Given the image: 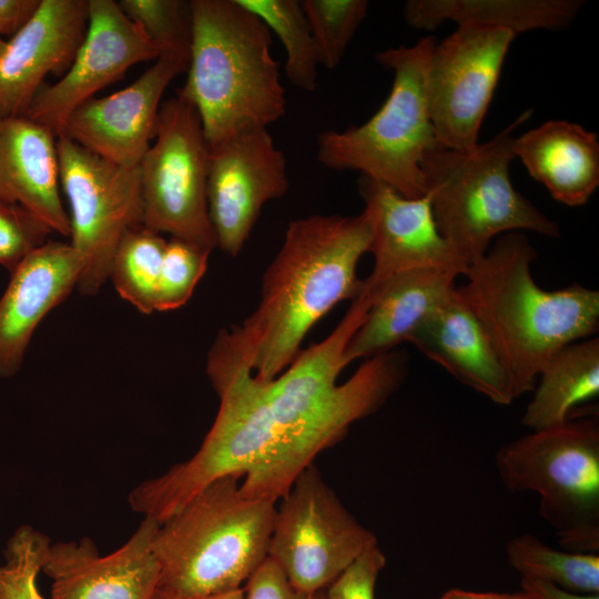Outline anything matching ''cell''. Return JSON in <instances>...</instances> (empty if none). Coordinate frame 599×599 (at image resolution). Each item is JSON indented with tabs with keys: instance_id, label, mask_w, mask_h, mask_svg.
Returning <instances> with one entry per match:
<instances>
[{
	"instance_id": "obj_24",
	"label": "cell",
	"mask_w": 599,
	"mask_h": 599,
	"mask_svg": "<svg viewBox=\"0 0 599 599\" xmlns=\"http://www.w3.org/2000/svg\"><path fill=\"white\" fill-rule=\"evenodd\" d=\"M579 0H409L406 22L426 31L445 22L500 28L515 35L532 30L568 27L583 6Z\"/></svg>"
},
{
	"instance_id": "obj_8",
	"label": "cell",
	"mask_w": 599,
	"mask_h": 599,
	"mask_svg": "<svg viewBox=\"0 0 599 599\" xmlns=\"http://www.w3.org/2000/svg\"><path fill=\"white\" fill-rule=\"evenodd\" d=\"M497 473L511 493L539 497V515L565 550H599V417H571L501 446Z\"/></svg>"
},
{
	"instance_id": "obj_31",
	"label": "cell",
	"mask_w": 599,
	"mask_h": 599,
	"mask_svg": "<svg viewBox=\"0 0 599 599\" xmlns=\"http://www.w3.org/2000/svg\"><path fill=\"white\" fill-rule=\"evenodd\" d=\"M211 252L181 238L170 237L166 241L155 311H174L186 304L206 271Z\"/></svg>"
},
{
	"instance_id": "obj_11",
	"label": "cell",
	"mask_w": 599,
	"mask_h": 599,
	"mask_svg": "<svg viewBox=\"0 0 599 599\" xmlns=\"http://www.w3.org/2000/svg\"><path fill=\"white\" fill-rule=\"evenodd\" d=\"M60 186L69 206L70 244L82 271L77 290L97 294L109 280L123 234L142 224L139 167L109 162L64 135L57 138Z\"/></svg>"
},
{
	"instance_id": "obj_29",
	"label": "cell",
	"mask_w": 599,
	"mask_h": 599,
	"mask_svg": "<svg viewBox=\"0 0 599 599\" xmlns=\"http://www.w3.org/2000/svg\"><path fill=\"white\" fill-rule=\"evenodd\" d=\"M319 63L335 69L366 17V0H303Z\"/></svg>"
},
{
	"instance_id": "obj_26",
	"label": "cell",
	"mask_w": 599,
	"mask_h": 599,
	"mask_svg": "<svg viewBox=\"0 0 599 599\" xmlns=\"http://www.w3.org/2000/svg\"><path fill=\"white\" fill-rule=\"evenodd\" d=\"M508 565L521 577L545 581L578 593H599V556L555 549L531 534L506 544Z\"/></svg>"
},
{
	"instance_id": "obj_30",
	"label": "cell",
	"mask_w": 599,
	"mask_h": 599,
	"mask_svg": "<svg viewBox=\"0 0 599 599\" xmlns=\"http://www.w3.org/2000/svg\"><path fill=\"white\" fill-rule=\"evenodd\" d=\"M49 538L22 525L9 538L0 564V599H44L37 587Z\"/></svg>"
},
{
	"instance_id": "obj_35",
	"label": "cell",
	"mask_w": 599,
	"mask_h": 599,
	"mask_svg": "<svg viewBox=\"0 0 599 599\" xmlns=\"http://www.w3.org/2000/svg\"><path fill=\"white\" fill-rule=\"evenodd\" d=\"M244 599H326V592L306 593L296 589L281 568L266 558L247 579Z\"/></svg>"
},
{
	"instance_id": "obj_25",
	"label": "cell",
	"mask_w": 599,
	"mask_h": 599,
	"mask_svg": "<svg viewBox=\"0 0 599 599\" xmlns=\"http://www.w3.org/2000/svg\"><path fill=\"white\" fill-rule=\"evenodd\" d=\"M521 425L540 430L572 417L577 406L599 395V339L588 337L554 353L541 367Z\"/></svg>"
},
{
	"instance_id": "obj_15",
	"label": "cell",
	"mask_w": 599,
	"mask_h": 599,
	"mask_svg": "<svg viewBox=\"0 0 599 599\" xmlns=\"http://www.w3.org/2000/svg\"><path fill=\"white\" fill-rule=\"evenodd\" d=\"M189 58L185 52L161 53L124 89L78 106L59 135L109 162L136 167L155 135L162 97L187 69Z\"/></svg>"
},
{
	"instance_id": "obj_18",
	"label": "cell",
	"mask_w": 599,
	"mask_h": 599,
	"mask_svg": "<svg viewBox=\"0 0 599 599\" xmlns=\"http://www.w3.org/2000/svg\"><path fill=\"white\" fill-rule=\"evenodd\" d=\"M88 22L89 0H41L0 54V118L24 115L44 79L67 72Z\"/></svg>"
},
{
	"instance_id": "obj_28",
	"label": "cell",
	"mask_w": 599,
	"mask_h": 599,
	"mask_svg": "<svg viewBox=\"0 0 599 599\" xmlns=\"http://www.w3.org/2000/svg\"><path fill=\"white\" fill-rule=\"evenodd\" d=\"M237 1L257 16L283 43L286 51L285 73L287 79L304 91H314L321 63L301 1Z\"/></svg>"
},
{
	"instance_id": "obj_22",
	"label": "cell",
	"mask_w": 599,
	"mask_h": 599,
	"mask_svg": "<svg viewBox=\"0 0 599 599\" xmlns=\"http://www.w3.org/2000/svg\"><path fill=\"white\" fill-rule=\"evenodd\" d=\"M456 272L417 268L396 273L365 290L372 301L364 321L344 351L346 365L392 352L408 342L415 329L456 290Z\"/></svg>"
},
{
	"instance_id": "obj_32",
	"label": "cell",
	"mask_w": 599,
	"mask_h": 599,
	"mask_svg": "<svg viewBox=\"0 0 599 599\" xmlns=\"http://www.w3.org/2000/svg\"><path fill=\"white\" fill-rule=\"evenodd\" d=\"M124 14L163 52L190 54L191 8L182 0H120Z\"/></svg>"
},
{
	"instance_id": "obj_21",
	"label": "cell",
	"mask_w": 599,
	"mask_h": 599,
	"mask_svg": "<svg viewBox=\"0 0 599 599\" xmlns=\"http://www.w3.org/2000/svg\"><path fill=\"white\" fill-rule=\"evenodd\" d=\"M58 135L29 118H0V202L19 204L70 237L61 199Z\"/></svg>"
},
{
	"instance_id": "obj_1",
	"label": "cell",
	"mask_w": 599,
	"mask_h": 599,
	"mask_svg": "<svg viewBox=\"0 0 599 599\" xmlns=\"http://www.w3.org/2000/svg\"><path fill=\"white\" fill-rule=\"evenodd\" d=\"M372 296L363 292L333 332L300 351L275 378L247 369L209 376L220 398L214 423L187 460L145 479L129 494L135 512L163 522L214 480L241 477L244 496L281 499L318 453L358 419L372 415L398 388L406 361L388 352L367 359L338 383L346 345Z\"/></svg>"
},
{
	"instance_id": "obj_7",
	"label": "cell",
	"mask_w": 599,
	"mask_h": 599,
	"mask_svg": "<svg viewBox=\"0 0 599 599\" xmlns=\"http://www.w3.org/2000/svg\"><path fill=\"white\" fill-rule=\"evenodd\" d=\"M432 37L412 47L388 48L376 60L394 73L392 90L361 125L329 130L317 140V160L333 170H356L407 199L426 195L423 161L437 144L427 98Z\"/></svg>"
},
{
	"instance_id": "obj_33",
	"label": "cell",
	"mask_w": 599,
	"mask_h": 599,
	"mask_svg": "<svg viewBox=\"0 0 599 599\" xmlns=\"http://www.w3.org/2000/svg\"><path fill=\"white\" fill-rule=\"evenodd\" d=\"M52 233L38 216L19 204L0 202V266L12 272Z\"/></svg>"
},
{
	"instance_id": "obj_4",
	"label": "cell",
	"mask_w": 599,
	"mask_h": 599,
	"mask_svg": "<svg viewBox=\"0 0 599 599\" xmlns=\"http://www.w3.org/2000/svg\"><path fill=\"white\" fill-rule=\"evenodd\" d=\"M190 8L187 78L177 92L195 108L209 148L283 118L285 89L264 22L237 0H192Z\"/></svg>"
},
{
	"instance_id": "obj_2",
	"label": "cell",
	"mask_w": 599,
	"mask_h": 599,
	"mask_svg": "<svg viewBox=\"0 0 599 599\" xmlns=\"http://www.w3.org/2000/svg\"><path fill=\"white\" fill-rule=\"evenodd\" d=\"M370 241L365 210L292 221L263 275L257 308L241 325L217 334L207 354V375L247 369L258 379L278 376L323 316L362 295L357 265Z\"/></svg>"
},
{
	"instance_id": "obj_37",
	"label": "cell",
	"mask_w": 599,
	"mask_h": 599,
	"mask_svg": "<svg viewBox=\"0 0 599 599\" xmlns=\"http://www.w3.org/2000/svg\"><path fill=\"white\" fill-rule=\"evenodd\" d=\"M520 587L531 599H599V593L572 592L545 581L524 577L520 579Z\"/></svg>"
},
{
	"instance_id": "obj_10",
	"label": "cell",
	"mask_w": 599,
	"mask_h": 599,
	"mask_svg": "<svg viewBox=\"0 0 599 599\" xmlns=\"http://www.w3.org/2000/svg\"><path fill=\"white\" fill-rule=\"evenodd\" d=\"M275 509L267 558L306 593L325 591L367 549L377 545L312 464Z\"/></svg>"
},
{
	"instance_id": "obj_13",
	"label": "cell",
	"mask_w": 599,
	"mask_h": 599,
	"mask_svg": "<svg viewBox=\"0 0 599 599\" xmlns=\"http://www.w3.org/2000/svg\"><path fill=\"white\" fill-rule=\"evenodd\" d=\"M288 186L285 156L265 126L243 128L211 146L206 199L216 245L237 256L263 206Z\"/></svg>"
},
{
	"instance_id": "obj_6",
	"label": "cell",
	"mask_w": 599,
	"mask_h": 599,
	"mask_svg": "<svg viewBox=\"0 0 599 599\" xmlns=\"http://www.w3.org/2000/svg\"><path fill=\"white\" fill-rule=\"evenodd\" d=\"M531 114L526 111L491 140L469 150L438 144L423 161L426 194L437 227L467 264L483 257L497 236L531 231L559 237V225L511 184L514 131Z\"/></svg>"
},
{
	"instance_id": "obj_39",
	"label": "cell",
	"mask_w": 599,
	"mask_h": 599,
	"mask_svg": "<svg viewBox=\"0 0 599 599\" xmlns=\"http://www.w3.org/2000/svg\"><path fill=\"white\" fill-rule=\"evenodd\" d=\"M153 599H244V590L242 587L235 590L206 596H181L158 588Z\"/></svg>"
},
{
	"instance_id": "obj_34",
	"label": "cell",
	"mask_w": 599,
	"mask_h": 599,
	"mask_svg": "<svg viewBox=\"0 0 599 599\" xmlns=\"http://www.w3.org/2000/svg\"><path fill=\"white\" fill-rule=\"evenodd\" d=\"M386 565L378 545L367 549L326 590V599H375L377 579Z\"/></svg>"
},
{
	"instance_id": "obj_14",
	"label": "cell",
	"mask_w": 599,
	"mask_h": 599,
	"mask_svg": "<svg viewBox=\"0 0 599 599\" xmlns=\"http://www.w3.org/2000/svg\"><path fill=\"white\" fill-rule=\"evenodd\" d=\"M160 48L114 0H89L84 39L67 72L43 85L24 116L60 134L69 115L134 64L155 61Z\"/></svg>"
},
{
	"instance_id": "obj_20",
	"label": "cell",
	"mask_w": 599,
	"mask_h": 599,
	"mask_svg": "<svg viewBox=\"0 0 599 599\" xmlns=\"http://www.w3.org/2000/svg\"><path fill=\"white\" fill-rule=\"evenodd\" d=\"M408 342L458 382L495 404L507 406L518 398L495 344L457 287Z\"/></svg>"
},
{
	"instance_id": "obj_9",
	"label": "cell",
	"mask_w": 599,
	"mask_h": 599,
	"mask_svg": "<svg viewBox=\"0 0 599 599\" xmlns=\"http://www.w3.org/2000/svg\"><path fill=\"white\" fill-rule=\"evenodd\" d=\"M154 138L138 165L142 225L212 251L217 245L206 199L210 148L195 108L179 92L162 102Z\"/></svg>"
},
{
	"instance_id": "obj_36",
	"label": "cell",
	"mask_w": 599,
	"mask_h": 599,
	"mask_svg": "<svg viewBox=\"0 0 599 599\" xmlns=\"http://www.w3.org/2000/svg\"><path fill=\"white\" fill-rule=\"evenodd\" d=\"M41 0H0V38L10 39L34 16ZM3 39V38H2Z\"/></svg>"
},
{
	"instance_id": "obj_16",
	"label": "cell",
	"mask_w": 599,
	"mask_h": 599,
	"mask_svg": "<svg viewBox=\"0 0 599 599\" xmlns=\"http://www.w3.org/2000/svg\"><path fill=\"white\" fill-rule=\"evenodd\" d=\"M159 525L144 517L121 547L103 556L88 537L50 544L41 571L52 580L51 598L153 599L160 585L152 547Z\"/></svg>"
},
{
	"instance_id": "obj_38",
	"label": "cell",
	"mask_w": 599,
	"mask_h": 599,
	"mask_svg": "<svg viewBox=\"0 0 599 599\" xmlns=\"http://www.w3.org/2000/svg\"><path fill=\"white\" fill-rule=\"evenodd\" d=\"M439 599H531L525 591L520 592H484L453 588L441 595Z\"/></svg>"
},
{
	"instance_id": "obj_17",
	"label": "cell",
	"mask_w": 599,
	"mask_h": 599,
	"mask_svg": "<svg viewBox=\"0 0 599 599\" xmlns=\"http://www.w3.org/2000/svg\"><path fill=\"white\" fill-rule=\"evenodd\" d=\"M358 191L372 227L374 267L364 280L366 290L396 273L417 268H444L464 276L468 265L440 234L427 194L407 199L364 175Z\"/></svg>"
},
{
	"instance_id": "obj_40",
	"label": "cell",
	"mask_w": 599,
	"mask_h": 599,
	"mask_svg": "<svg viewBox=\"0 0 599 599\" xmlns=\"http://www.w3.org/2000/svg\"><path fill=\"white\" fill-rule=\"evenodd\" d=\"M4 45H6V40L0 38V54H1L2 50L4 49Z\"/></svg>"
},
{
	"instance_id": "obj_12",
	"label": "cell",
	"mask_w": 599,
	"mask_h": 599,
	"mask_svg": "<svg viewBox=\"0 0 599 599\" xmlns=\"http://www.w3.org/2000/svg\"><path fill=\"white\" fill-rule=\"evenodd\" d=\"M516 35L506 29L458 26L435 43L427 69V98L437 144L475 148L481 123Z\"/></svg>"
},
{
	"instance_id": "obj_27",
	"label": "cell",
	"mask_w": 599,
	"mask_h": 599,
	"mask_svg": "<svg viewBox=\"0 0 599 599\" xmlns=\"http://www.w3.org/2000/svg\"><path fill=\"white\" fill-rule=\"evenodd\" d=\"M165 245L162 234L141 224L129 229L114 251L109 280L118 294L142 314L155 312Z\"/></svg>"
},
{
	"instance_id": "obj_23",
	"label": "cell",
	"mask_w": 599,
	"mask_h": 599,
	"mask_svg": "<svg viewBox=\"0 0 599 599\" xmlns=\"http://www.w3.org/2000/svg\"><path fill=\"white\" fill-rule=\"evenodd\" d=\"M514 155L565 205L586 204L599 185L598 135L580 124L547 121L515 136Z\"/></svg>"
},
{
	"instance_id": "obj_19",
	"label": "cell",
	"mask_w": 599,
	"mask_h": 599,
	"mask_svg": "<svg viewBox=\"0 0 599 599\" xmlns=\"http://www.w3.org/2000/svg\"><path fill=\"white\" fill-rule=\"evenodd\" d=\"M81 271L70 243L48 240L10 272L0 297V378L19 372L35 328L77 288Z\"/></svg>"
},
{
	"instance_id": "obj_3",
	"label": "cell",
	"mask_w": 599,
	"mask_h": 599,
	"mask_svg": "<svg viewBox=\"0 0 599 599\" xmlns=\"http://www.w3.org/2000/svg\"><path fill=\"white\" fill-rule=\"evenodd\" d=\"M536 256L525 234L506 233L468 265L467 282L457 286L495 344L518 397L534 390L554 353L592 337L599 327V292L577 283L541 288L530 268Z\"/></svg>"
},
{
	"instance_id": "obj_5",
	"label": "cell",
	"mask_w": 599,
	"mask_h": 599,
	"mask_svg": "<svg viewBox=\"0 0 599 599\" xmlns=\"http://www.w3.org/2000/svg\"><path fill=\"white\" fill-rule=\"evenodd\" d=\"M241 477H221L159 525V589L206 596L242 588L267 558L275 502L251 498Z\"/></svg>"
}]
</instances>
